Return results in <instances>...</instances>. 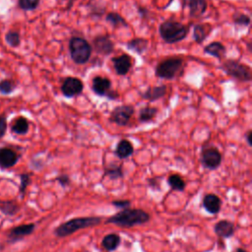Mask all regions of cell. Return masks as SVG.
<instances>
[{
	"instance_id": "cell-1",
	"label": "cell",
	"mask_w": 252,
	"mask_h": 252,
	"mask_svg": "<svg viewBox=\"0 0 252 252\" xmlns=\"http://www.w3.org/2000/svg\"><path fill=\"white\" fill-rule=\"evenodd\" d=\"M189 26H186L173 19L163 21L158 27V33L161 39L168 44L177 43L186 38Z\"/></svg>"
},
{
	"instance_id": "cell-2",
	"label": "cell",
	"mask_w": 252,
	"mask_h": 252,
	"mask_svg": "<svg viewBox=\"0 0 252 252\" xmlns=\"http://www.w3.org/2000/svg\"><path fill=\"white\" fill-rule=\"evenodd\" d=\"M150 216L147 212L141 209H124L114 216L110 217L106 222L115 223L121 226H134L149 221Z\"/></svg>"
},
{
	"instance_id": "cell-3",
	"label": "cell",
	"mask_w": 252,
	"mask_h": 252,
	"mask_svg": "<svg viewBox=\"0 0 252 252\" xmlns=\"http://www.w3.org/2000/svg\"><path fill=\"white\" fill-rule=\"evenodd\" d=\"M68 48L71 59L78 65L86 64L93 52L91 43L81 36H72L69 40Z\"/></svg>"
},
{
	"instance_id": "cell-4",
	"label": "cell",
	"mask_w": 252,
	"mask_h": 252,
	"mask_svg": "<svg viewBox=\"0 0 252 252\" xmlns=\"http://www.w3.org/2000/svg\"><path fill=\"white\" fill-rule=\"evenodd\" d=\"M101 218L99 217H83V218H76L72 219L68 221L61 223L57 226L54 230V233L58 237H65L76 232L79 229L91 227L100 223Z\"/></svg>"
},
{
	"instance_id": "cell-5",
	"label": "cell",
	"mask_w": 252,
	"mask_h": 252,
	"mask_svg": "<svg viewBox=\"0 0 252 252\" xmlns=\"http://www.w3.org/2000/svg\"><path fill=\"white\" fill-rule=\"evenodd\" d=\"M184 60L181 57H168L158 62L155 68V75L158 78L172 80L183 73Z\"/></svg>"
},
{
	"instance_id": "cell-6",
	"label": "cell",
	"mask_w": 252,
	"mask_h": 252,
	"mask_svg": "<svg viewBox=\"0 0 252 252\" xmlns=\"http://www.w3.org/2000/svg\"><path fill=\"white\" fill-rule=\"evenodd\" d=\"M220 68L229 77L239 81V82H250L252 79V72L251 68L241 63L235 59H226L224 60Z\"/></svg>"
},
{
	"instance_id": "cell-7",
	"label": "cell",
	"mask_w": 252,
	"mask_h": 252,
	"mask_svg": "<svg viewBox=\"0 0 252 252\" xmlns=\"http://www.w3.org/2000/svg\"><path fill=\"white\" fill-rule=\"evenodd\" d=\"M134 113H135V108L133 105L122 104L112 109L108 117V121L118 126H126L129 123Z\"/></svg>"
},
{
	"instance_id": "cell-8",
	"label": "cell",
	"mask_w": 252,
	"mask_h": 252,
	"mask_svg": "<svg viewBox=\"0 0 252 252\" xmlns=\"http://www.w3.org/2000/svg\"><path fill=\"white\" fill-rule=\"evenodd\" d=\"M201 161L206 168L216 169L221 162V154L216 147H205L201 152Z\"/></svg>"
},
{
	"instance_id": "cell-9",
	"label": "cell",
	"mask_w": 252,
	"mask_h": 252,
	"mask_svg": "<svg viewBox=\"0 0 252 252\" xmlns=\"http://www.w3.org/2000/svg\"><path fill=\"white\" fill-rule=\"evenodd\" d=\"M61 93L64 96L71 98L82 94L84 90L83 82L76 77H66L60 86Z\"/></svg>"
},
{
	"instance_id": "cell-10",
	"label": "cell",
	"mask_w": 252,
	"mask_h": 252,
	"mask_svg": "<svg viewBox=\"0 0 252 252\" xmlns=\"http://www.w3.org/2000/svg\"><path fill=\"white\" fill-rule=\"evenodd\" d=\"M92 48L96 54L107 56L114 50V43L109 34H98L93 38Z\"/></svg>"
},
{
	"instance_id": "cell-11",
	"label": "cell",
	"mask_w": 252,
	"mask_h": 252,
	"mask_svg": "<svg viewBox=\"0 0 252 252\" xmlns=\"http://www.w3.org/2000/svg\"><path fill=\"white\" fill-rule=\"evenodd\" d=\"M111 62L113 64V68H114L116 74L119 76H124V75L128 74V72L130 71L132 64H133L132 57L127 53H123L119 56L112 57Z\"/></svg>"
},
{
	"instance_id": "cell-12",
	"label": "cell",
	"mask_w": 252,
	"mask_h": 252,
	"mask_svg": "<svg viewBox=\"0 0 252 252\" xmlns=\"http://www.w3.org/2000/svg\"><path fill=\"white\" fill-rule=\"evenodd\" d=\"M183 8L187 7L190 18H199L203 16L208 9L207 0H181Z\"/></svg>"
},
{
	"instance_id": "cell-13",
	"label": "cell",
	"mask_w": 252,
	"mask_h": 252,
	"mask_svg": "<svg viewBox=\"0 0 252 252\" xmlns=\"http://www.w3.org/2000/svg\"><path fill=\"white\" fill-rule=\"evenodd\" d=\"M34 223H27V224H21L18 226L13 227L9 232H8V241L10 243H14L17 242L21 239H23L24 237L30 235L31 233H32V231L34 230Z\"/></svg>"
},
{
	"instance_id": "cell-14",
	"label": "cell",
	"mask_w": 252,
	"mask_h": 252,
	"mask_svg": "<svg viewBox=\"0 0 252 252\" xmlns=\"http://www.w3.org/2000/svg\"><path fill=\"white\" fill-rule=\"evenodd\" d=\"M111 81L107 77L95 76L92 80V91L98 96H104L111 89Z\"/></svg>"
},
{
	"instance_id": "cell-15",
	"label": "cell",
	"mask_w": 252,
	"mask_h": 252,
	"mask_svg": "<svg viewBox=\"0 0 252 252\" xmlns=\"http://www.w3.org/2000/svg\"><path fill=\"white\" fill-rule=\"evenodd\" d=\"M19 159L18 154L10 148H0V167L10 168L14 166Z\"/></svg>"
},
{
	"instance_id": "cell-16",
	"label": "cell",
	"mask_w": 252,
	"mask_h": 252,
	"mask_svg": "<svg viewBox=\"0 0 252 252\" xmlns=\"http://www.w3.org/2000/svg\"><path fill=\"white\" fill-rule=\"evenodd\" d=\"M166 90L167 88L165 85L149 87L145 92L141 94V97L145 100H149L150 102H153L163 97L166 94Z\"/></svg>"
},
{
	"instance_id": "cell-17",
	"label": "cell",
	"mask_w": 252,
	"mask_h": 252,
	"mask_svg": "<svg viewBox=\"0 0 252 252\" xmlns=\"http://www.w3.org/2000/svg\"><path fill=\"white\" fill-rule=\"evenodd\" d=\"M213 31V26L209 23H200L193 28V39L196 43L202 44Z\"/></svg>"
},
{
	"instance_id": "cell-18",
	"label": "cell",
	"mask_w": 252,
	"mask_h": 252,
	"mask_svg": "<svg viewBox=\"0 0 252 252\" xmlns=\"http://www.w3.org/2000/svg\"><path fill=\"white\" fill-rule=\"evenodd\" d=\"M204 52L219 60H222L225 56L226 48L220 41H213L204 47Z\"/></svg>"
},
{
	"instance_id": "cell-19",
	"label": "cell",
	"mask_w": 252,
	"mask_h": 252,
	"mask_svg": "<svg viewBox=\"0 0 252 252\" xmlns=\"http://www.w3.org/2000/svg\"><path fill=\"white\" fill-rule=\"evenodd\" d=\"M133 153H134V147H133L132 143L127 139L120 140L117 143L115 151H114L115 156L121 159L129 158L130 156L133 155Z\"/></svg>"
},
{
	"instance_id": "cell-20",
	"label": "cell",
	"mask_w": 252,
	"mask_h": 252,
	"mask_svg": "<svg viewBox=\"0 0 252 252\" xmlns=\"http://www.w3.org/2000/svg\"><path fill=\"white\" fill-rule=\"evenodd\" d=\"M220 199L215 194H207L203 199V206L210 214H218L220 210Z\"/></svg>"
},
{
	"instance_id": "cell-21",
	"label": "cell",
	"mask_w": 252,
	"mask_h": 252,
	"mask_svg": "<svg viewBox=\"0 0 252 252\" xmlns=\"http://www.w3.org/2000/svg\"><path fill=\"white\" fill-rule=\"evenodd\" d=\"M126 47L135 53L142 55L149 47V41L144 37H134L126 43Z\"/></svg>"
},
{
	"instance_id": "cell-22",
	"label": "cell",
	"mask_w": 252,
	"mask_h": 252,
	"mask_svg": "<svg viewBox=\"0 0 252 252\" xmlns=\"http://www.w3.org/2000/svg\"><path fill=\"white\" fill-rule=\"evenodd\" d=\"M215 232L222 238H228L233 235L234 233V225L232 222L223 220L216 223L215 225Z\"/></svg>"
},
{
	"instance_id": "cell-23",
	"label": "cell",
	"mask_w": 252,
	"mask_h": 252,
	"mask_svg": "<svg viewBox=\"0 0 252 252\" xmlns=\"http://www.w3.org/2000/svg\"><path fill=\"white\" fill-rule=\"evenodd\" d=\"M158 111V109L157 107L146 105V106L140 108L139 114H138V119L141 123L150 122L157 116Z\"/></svg>"
},
{
	"instance_id": "cell-24",
	"label": "cell",
	"mask_w": 252,
	"mask_h": 252,
	"mask_svg": "<svg viewBox=\"0 0 252 252\" xmlns=\"http://www.w3.org/2000/svg\"><path fill=\"white\" fill-rule=\"evenodd\" d=\"M105 21L110 24L114 29L128 27V23L126 22V20L116 12H108L105 15Z\"/></svg>"
},
{
	"instance_id": "cell-25",
	"label": "cell",
	"mask_w": 252,
	"mask_h": 252,
	"mask_svg": "<svg viewBox=\"0 0 252 252\" xmlns=\"http://www.w3.org/2000/svg\"><path fill=\"white\" fill-rule=\"evenodd\" d=\"M29 128H30V123H29L28 119L26 117H24V116L18 117L14 121L12 126H11L12 131L15 134H18V135H25V134H27L28 131H29Z\"/></svg>"
},
{
	"instance_id": "cell-26",
	"label": "cell",
	"mask_w": 252,
	"mask_h": 252,
	"mask_svg": "<svg viewBox=\"0 0 252 252\" xmlns=\"http://www.w3.org/2000/svg\"><path fill=\"white\" fill-rule=\"evenodd\" d=\"M119 243H120V236L115 233L105 235L101 241L102 247L107 251L115 250L118 247Z\"/></svg>"
},
{
	"instance_id": "cell-27",
	"label": "cell",
	"mask_w": 252,
	"mask_h": 252,
	"mask_svg": "<svg viewBox=\"0 0 252 252\" xmlns=\"http://www.w3.org/2000/svg\"><path fill=\"white\" fill-rule=\"evenodd\" d=\"M0 211L7 216H14L19 211V205L12 200L1 201L0 202Z\"/></svg>"
},
{
	"instance_id": "cell-28",
	"label": "cell",
	"mask_w": 252,
	"mask_h": 252,
	"mask_svg": "<svg viewBox=\"0 0 252 252\" xmlns=\"http://www.w3.org/2000/svg\"><path fill=\"white\" fill-rule=\"evenodd\" d=\"M167 182L173 190H177V191H183L185 188V185H186L185 181L178 174H171L168 177Z\"/></svg>"
},
{
	"instance_id": "cell-29",
	"label": "cell",
	"mask_w": 252,
	"mask_h": 252,
	"mask_svg": "<svg viewBox=\"0 0 252 252\" xmlns=\"http://www.w3.org/2000/svg\"><path fill=\"white\" fill-rule=\"evenodd\" d=\"M232 23L237 26L248 27L251 24V18L249 15L240 12H234L232 14Z\"/></svg>"
},
{
	"instance_id": "cell-30",
	"label": "cell",
	"mask_w": 252,
	"mask_h": 252,
	"mask_svg": "<svg viewBox=\"0 0 252 252\" xmlns=\"http://www.w3.org/2000/svg\"><path fill=\"white\" fill-rule=\"evenodd\" d=\"M104 175L108 176L111 179H117L121 178L123 176V171H122V166L121 165H115V164H110L105 168Z\"/></svg>"
},
{
	"instance_id": "cell-31",
	"label": "cell",
	"mask_w": 252,
	"mask_h": 252,
	"mask_svg": "<svg viewBox=\"0 0 252 252\" xmlns=\"http://www.w3.org/2000/svg\"><path fill=\"white\" fill-rule=\"evenodd\" d=\"M88 7H89V10H90L91 16L94 17V18H100L105 12V7L101 6L99 3L95 2V1H94V3H92L90 1L88 3Z\"/></svg>"
},
{
	"instance_id": "cell-32",
	"label": "cell",
	"mask_w": 252,
	"mask_h": 252,
	"mask_svg": "<svg viewBox=\"0 0 252 252\" xmlns=\"http://www.w3.org/2000/svg\"><path fill=\"white\" fill-rule=\"evenodd\" d=\"M5 40L6 42L12 46V47H17L21 43V36L18 32L15 31H9L6 35H5Z\"/></svg>"
},
{
	"instance_id": "cell-33",
	"label": "cell",
	"mask_w": 252,
	"mask_h": 252,
	"mask_svg": "<svg viewBox=\"0 0 252 252\" xmlns=\"http://www.w3.org/2000/svg\"><path fill=\"white\" fill-rule=\"evenodd\" d=\"M39 2L40 0H18V5L24 11H32L38 7Z\"/></svg>"
},
{
	"instance_id": "cell-34",
	"label": "cell",
	"mask_w": 252,
	"mask_h": 252,
	"mask_svg": "<svg viewBox=\"0 0 252 252\" xmlns=\"http://www.w3.org/2000/svg\"><path fill=\"white\" fill-rule=\"evenodd\" d=\"M15 84L10 80H1L0 81V93L3 94H9L15 90Z\"/></svg>"
},
{
	"instance_id": "cell-35",
	"label": "cell",
	"mask_w": 252,
	"mask_h": 252,
	"mask_svg": "<svg viewBox=\"0 0 252 252\" xmlns=\"http://www.w3.org/2000/svg\"><path fill=\"white\" fill-rule=\"evenodd\" d=\"M20 180H21V185H20V193L23 195L26 191V188L31 182V174L30 173H22L20 175Z\"/></svg>"
},
{
	"instance_id": "cell-36",
	"label": "cell",
	"mask_w": 252,
	"mask_h": 252,
	"mask_svg": "<svg viewBox=\"0 0 252 252\" xmlns=\"http://www.w3.org/2000/svg\"><path fill=\"white\" fill-rule=\"evenodd\" d=\"M137 11H138L139 16H140L141 19H143V20L148 19L149 16H150V11H149L146 7H144V6H141V5L137 6Z\"/></svg>"
},
{
	"instance_id": "cell-37",
	"label": "cell",
	"mask_w": 252,
	"mask_h": 252,
	"mask_svg": "<svg viewBox=\"0 0 252 252\" xmlns=\"http://www.w3.org/2000/svg\"><path fill=\"white\" fill-rule=\"evenodd\" d=\"M56 180L60 183V185H62L63 187H66L70 184V178L67 174H60L59 176L56 177Z\"/></svg>"
},
{
	"instance_id": "cell-38",
	"label": "cell",
	"mask_w": 252,
	"mask_h": 252,
	"mask_svg": "<svg viewBox=\"0 0 252 252\" xmlns=\"http://www.w3.org/2000/svg\"><path fill=\"white\" fill-rule=\"evenodd\" d=\"M6 129H7L6 116L5 115H1L0 116V138H2L5 135Z\"/></svg>"
},
{
	"instance_id": "cell-39",
	"label": "cell",
	"mask_w": 252,
	"mask_h": 252,
	"mask_svg": "<svg viewBox=\"0 0 252 252\" xmlns=\"http://www.w3.org/2000/svg\"><path fill=\"white\" fill-rule=\"evenodd\" d=\"M104 96H105L108 100H116V99H118V97H119V94H118V92H117L116 90H111V89H110Z\"/></svg>"
},
{
	"instance_id": "cell-40",
	"label": "cell",
	"mask_w": 252,
	"mask_h": 252,
	"mask_svg": "<svg viewBox=\"0 0 252 252\" xmlns=\"http://www.w3.org/2000/svg\"><path fill=\"white\" fill-rule=\"evenodd\" d=\"M112 205H114L115 207L127 209L130 206V201H128V200H116V201L112 202Z\"/></svg>"
},
{
	"instance_id": "cell-41",
	"label": "cell",
	"mask_w": 252,
	"mask_h": 252,
	"mask_svg": "<svg viewBox=\"0 0 252 252\" xmlns=\"http://www.w3.org/2000/svg\"><path fill=\"white\" fill-rule=\"evenodd\" d=\"M244 137H245V140H246L247 144L251 147V146H252V141H251V138H252V130L249 129V130L245 133Z\"/></svg>"
},
{
	"instance_id": "cell-42",
	"label": "cell",
	"mask_w": 252,
	"mask_h": 252,
	"mask_svg": "<svg viewBox=\"0 0 252 252\" xmlns=\"http://www.w3.org/2000/svg\"><path fill=\"white\" fill-rule=\"evenodd\" d=\"M236 252H247V251L244 250V249H242V248H238V249L236 250Z\"/></svg>"
},
{
	"instance_id": "cell-43",
	"label": "cell",
	"mask_w": 252,
	"mask_h": 252,
	"mask_svg": "<svg viewBox=\"0 0 252 252\" xmlns=\"http://www.w3.org/2000/svg\"><path fill=\"white\" fill-rule=\"evenodd\" d=\"M247 46H248V50H249V51H252V49H251V43H250V42L247 43Z\"/></svg>"
}]
</instances>
